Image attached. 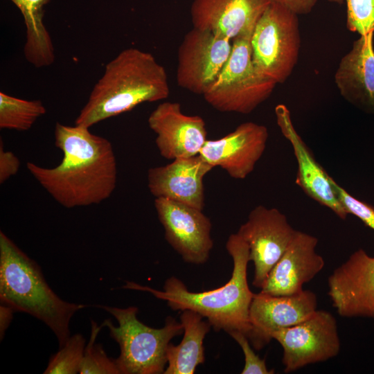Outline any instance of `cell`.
I'll return each instance as SVG.
<instances>
[{
	"mask_svg": "<svg viewBox=\"0 0 374 374\" xmlns=\"http://www.w3.org/2000/svg\"><path fill=\"white\" fill-rule=\"evenodd\" d=\"M89 129L56 123L55 144L63 153L61 163L54 168L26 163L42 187L67 208L98 204L107 199L116 186L113 146L108 139Z\"/></svg>",
	"mask_w": 374,
	"mask_h": 374,
	"instance_id": "cell-1",
	"label": "cell"
},
{
	"mask_svg": "<svg viewBox=\"0 0 374 374\" xmlns=\"http://www.w3.org/2000/svg\"><path fill=\"white\" fill-rule=\"evenodd\" d=\"M226 249L232 258L233 271L228 282L220 287L193 292L175 276L166 279L163 290L134 282H126L123 287L150 292L166 301L174 311H195L206 318L215 331L224 330L229 334L238 330L248 337L251 330L249 308L254 295L247 281L249 248L237 233H233L226 241Z\"/></svg>",
	"mask_w": 374,
	"mask_h": 374,
	"instance_id": "cell-2",
	"label": "cell"
},
{
	"mask_svg": "<svg viewBox=\"0 0 374 374\" xmlns=\"http://www.w3.org/2000/svg\"><path fill=\"white\" fill-rule=\"evenodd\" d=\"M169 93L166 69L154 55L127 48L106 64L75 125L89 128L143 103L163 100Z\"/></svg>",
	"mask_w": 374,
	"mask_h": 374,
	"instance_id": "cell-3",
	"label": "cell"
},
{
	"mask_svg": "<svg viewBox=\"0 0 374 374\" xmlns=\"http://www.w3.org/2000/svg\"><path fill=\"white\" fill-rule=\"evenodd\" d=\"M0 301L15 312L44 323L55 334L59 348L71 337L70 321L87 305L62 299L46 281L38 264L2 231L0 232Z\"/></svg>",
	"mask_w": 374,
	"mask_h": 374,
	"instance_id": "cell-4",
	"label": "cell"
},
{
	"mask_svg": "<svg viewBox=\"0 0 374 374\" xmlns=\"http://www.w3.org/2000/svg\"><path fill=\"white\" fill-rule=\"evenodd\" d=\"M112 314L118 326L110 319L102 325L109 329L111 337L120 347L115 359L121 374H161L167 366V349L170 341L184 332L181 322L168 317L165 325L154 328L137 318L136 306L126 308L96 305Z\"/></svg>",
	"mask_w": 374,
	"mask_h": 374,
	"instance_id": "cell-5",
	"label": "cell"
},
{
	"mask_svg": "<svg viewBox=\"0 0 374 374\" xmlns=\"http://www.w3.org/2000/svg\"><path fill=\"white\" fill-rule=\"evenodd\" d=\"M252 33L232 40L227 62L202 94L206 103L217 111L250 114L271 96L277 84L262 75L254 66Z\"/></svg>",
	"mask_w": 374,
	"mask_h": 374,
	"instance_id": "cell-6",
	"label": "cell"
},
{
	"mask_svg": "<svg viewBox=\"0 0 374 374\" xmlns=\"http://www.w3.org/2000/svg\"><path fill=\"white\" fill-rule=\"evenodd\" d=\"M298 15L271 2L253 29L251 46L256 70L276 84L292 74L299 58L301 37Z\"/></svg>",
	"mask_w": 374,
	"mask_h": 374,
	"instance_id": "cell-7",
	"label": "cell"
},
{
	"mask_svg": "<svg viewBox=\"0 0 374 374\" xmlns=\"http://www.w3.org/2000/svg\"><path fill=\"white\" fill-rule=\"evenodd\" d=\"M283 348L284 372H294L309 364L338 355L340 339L336 319L326 310H317L304 321L273 332Z\"/></svg>",
	"mask_w": 374,
	"mask_h": 374,
	"instance_id": "cell-8",
	"label": "cell"
},
{
	"mask_svg": "<svg viewBox=\"0 0 374 374\" xmlns=\"http://www.w3.org/2000/svg\"><path fill=\"white\" fill-rule=\"evenodd\" d=\"M296 230L276 208L258 205L236 233L249 246L254 266L252 284L262 288L267 276L292 240Z\"/></svg>",
	"mask_w": 374,
	"mask_h": 374,
	"instance_id": "cell-9",
	"label": "cell"
},
{
	"mask_svg": "<svg viewBox=\"0 0 374 374\" xmlns=\"http://www.w3.org/2000/svg\"><path fill=\"white\" fill-rule=\"evenodd\" d=\"M231 49L232 40L209 30L193 28L178 49V85L202 95L219 75Z\"/></svg>",
	"mask_w": 374,
	"mask_h": 374,
	"instance_id": "cell-10",
	"label": "cell"
},
{
	"mask_svg": "<svg viewBox=\"0 0 374 374\" xmlns=\"http://www.w3.org/2000/svg\"><path fill=\"white\" fill-rule=\"evenodd\" d=\"M157 217L165 239L184 262H206L213 247L211 222L200 210L163 197L154 199Z\"/></svg>",
	"mask_w": 374,
	"mask_h": 374,
	"instance_id": "cell-11",
	"label": "cell"
},
{
	"mask_svg": "<svg viewBox=\"0 0 374 374\" xmlns=\"http://www.w3.org/2000/svg\"><path fill=\"white\" fill-rule=\"evenodd\" d=\"M332 307L342 317L374 319V257L353 252L328 278Z\"/></svg>",
	"mask_w": 374,
	"mask_h": 374,
	"instance_id": "cell-12",
	"label": "cell"
},
{
	"mask_svg": "<svg viewBox=\"0 0 374 374\" xmlns=\"http://www.w3.org/2000/svg\"><path fill=\"white\" fill-rule=\"evenodd\" d=\"M317 307V295L310 290L287 296L262 292L254 294L249 308L251 330L247 337L256 350H261L273 339V332L304 321Z\"/></svg>",
	"mask_w": 374,
	"mask_h": 374,
	"instance_id": "cell-13",
	"label": "cell"
},
{
	"mask_svg": "<svg viewBox=\"0 0 374 374\" xmlns=\"http://www.w3.org/2000/svg\"><path fill=\"white\" fill-rule=\"evenodd\" d=\"M268 136L266 126L245 122L220 139L207 140L199 154L213 168L225 170L231 177L244 179L253 171L262 156Z\"/></svg>",
	"mask_w": 374,
	"mask_h": 374,
	"instance_id": "cell-14",
	"label": "cell"
},
{
	"mask_svg": "<svg viewBox=\"0 0 374 374\" xmlns=\"http://www.w3.org/2000/svg\"><path fill=\"white\" fill-rule=\"evenodd\" d=\"M148 123L156 134L155 144L163 157L174 160L198 155L207 141L204 120L183 113L177 102H163L150 113Z\"/></svg>",
	"mask_w": 374,
	"mask_h": 374,
	"instance_id": "cell-15",
	"label": "cell"
},
{
	"mask_svg": "<svg viewBox=\"0 0 374 374\" xmlns=\"http://www.w3.org/2000/svg\"><path fill=\"white\" fill-rule=\"evenodd\" d=\"M318 239L297 231L287 249L269 271L260 292L287 296L303 290L324 267L323 257L316 251Z\"/></svg>",
	"mask_w": 374,
	"mask_h": 374,
	"instance_id": "cell-16",
	"label": "cell"
},
{
	"mask_svg": "<svg viewBox=\"0 0 374 374\" xmlns=\"http://www.w3.org/2000/svg\"><path fill=\"white\" fill-rule=\"evenodd\" d=\"M276 123L284 137L291 144L297 162L296 184L310 198L328 208L341 220L348 213L339 202L332 177L315 159L296 130L289 109L283 104L275 107Z\"/></svg>",
	"mask_w": 374,
	"mask_h": 374,
	"instance_id": "cell-17",
	"label": "cell"
},
{
	"mask_svg": "<svg viewBox=\"0 0 374 374\" xmlns=\"http://www.w3.org/2000/svg\"><path fill=\"white\" fill-rule=\"evenodd\" d=\"M213 167L199 154L172 160L167 165L151 168L148 171L150 193L203 210L204 178Z\"/></svg>",
	"mask_w": 374,
	"mask_h": 374,
	"instance_id": "cell-18",
	"label": "cell"
},
{
	"mask_svg": "<svg viewBox=\"0 0 374 374\" xmlns=\"http://www.w3.org/2000/svg\"><path fill=\"white\" fill-rule=\"evenodd\" d=\"M271 0H193L190 8L193 28L206 30L231 40L252 33Z\"/></svg>",
	"mask_w": 374,
	"mask_h": 374,
	"instance_id": "cell-19",
	"label": "cell"
},
{
	"mask_svg": "<svg viewBox=\"0 0 374 374\" xmlns=\"http://www.w3.org/2000/svg\"><path fill=\"white\" fill-rule=\"evenodd\" d=\"M341 96L368 113H374L373 33L360 35L341 59L335 74Z\"/></svg>",
	"mask_w": 374,
	"mask_h": 374,
	"instance_id": "cell-20",
	"label": "cell"
},
{
	"mask_svg": "<svg viewBox=\"0 0 374 374\" xmlns=\"http://www.w3.org/2000/svg\"><path fill=\"white\" fill-rule=\"evenodd\" d=\"M203 318L190 310L181 311L180 322L184 336L178 345H168L163 374H193L196 368L204 362V339L212 326Z\"/></svg>",
	"mask_w": 374,
	"mask_h": 374,
	"instance_id": "cell-21",
	"label": "cell"
},
{
	"mask_svg": "<svg viewBox=\"0 0 374 374\" xmlns=\"http://www.w3.org/2000/svg\"><path fill=\"white\" fill-rule=\"evenodd\" d=\"M20 10L26 26L24 48L26 60L40 68L52 64L55 53L50 35L44 24V7L51 0H10Z\"/></svg>",
	"mask_w": 374,
	"mask_h": 374,
	"instance_id": "cell-22",
	"label": "cell"
},
{
	"mask_svg": "<svg viewBox=\"0 0 374 374\" xmlns=\"http://www.w3.org/2000/svg\"><path fill=\"white\" fill-rule=\"evenodd\" d=\"M46 112L39 100H24L0 92L1 129L27 131Z\"/></svg>",
	"mask_w": 374,
	"mask_h": 374,
	"instance_id": "cell-23",
	"label": "cell"
},
{
	"mask_svg": "<svg viewBox=\"0 0 374 374\" xmlns=\"http://www.w3.org/2000/svg\"><path fill=\"white\" fill-rule=\"evenodd\" d=\"M86 346L85 339L80 333L71 336L59 350L51 355L44 374H76Z\"/></svg>",
	"mask_w": 374,
	"mask_h": 374,
	"instance_id": "cell-24",
	"label": "cell"
},
{
	"mask_svg": "<svg viewBox=\"0 0 374 374\" xmlns=\"http://www.w3.org/2000/svg\"><path fill=\"white\" fill-rule=\"evenodd\" d=\"M91 331L80 365V374H121L116 360L107 356L101 344H96L103 326L91 321Z\"/></svg>",
	"mask_w": 374,
	"mask_h": 374,
	"instance_id": "cell-25",
	"label": "cell"
},
{
	"mask_svg": "<svg viewBox=\"0 0 374 374\" xmlns=\"http://www.w3.org/2000/svg\"><path fill=\"white\" fill-rule=\"evenodd\" d=\"M348 29L360 35L374 33V0H344Z\"/></svg>",
	"mask_w": 374,
	"mask_h": 374,
	"instance_id": "cell-26",
	"label": "cell"
},
{
	"mask_svg": "<svg viewBox=\"0 0 374 374\" xmlns=\"http://www.w3.org/2000/svg\"><path fill=\"white\" fill-rule=\"evenodd\" d=\"M331 181L337 196L347 213L357 217L366 226L374 230V206L351 195L333 178Z\"/></svg>",
	"mask_w": 374,
	"mask_h": 374,
	"instance_id": "cell-27",
	"label": "cell"
},
{
	"mask_svg": "<svg viewBox=\"0 0 374 374\" xmlns=\"http://www.w3.org/2000/svg\"><path fill=\"white\" fill-rule=\"evenodd\" d=\"M229 335L238 344L244 356V366L242 374H273L274 370L267 368L265 360L254 353L247 335L241 331L234 330Z\"/></svg>",
	"mask_w": 374,
	"mask_h": 374,
	"instance_id": "cell-28",
	"label": "cell"
},
{
	"mask_svg": "<svg viewBox=\"0 0 374 374\" xmlns=\"http://www.w3.org/2000/svg\"><path fill=\"white\" fill-rule=\"evenodd\" d=\"M20 167L18 157L10 151H6L3 142L0 143V184H3L15 175Z\"/></svg>",
	"mask_w": 374,
	"mask_h": 374,
	"instance_id": "cell-29",
	"label": "cell"
},
{
	"mask_svg": "<svg viewBox=\"0 0 374 374\" xmlns=\"http://www.w3.org/2000/svg\"><path fill=\"white\" fill-rule=\"evenodd\" d=\"M271 1L283 6L299 15L310 13L317 0H271Z\"/></svg>",
	"mask_w": 374,
	"mask_h": 374,
	"instance_id": "cell-30",
	"label": "cell"
},
{
	"mask_svg": "<svg viewBox=\"0 0 374 374\" xmlns=\"http://www.w3.org/2000/svg\"><path fill=\"white\" fill-rule=\"evenodd\" d=\"M15 310L11 307L1 303L0 305V337L3 338L6 330L13 318Z\"/></svg>",
	"mask_w": 374,
	"mask_h": 374,
	"instance_id": "cell-31",
	"label": "cell"
},
{
	"mask_svg": "<svg viewBox=\"0 0 374 374\" xmlns=\"http://www.w3.org/2000/svg\"><path fill=\"white\" fill-rule=\"evenodd\" d=\"M328 1L330 2L337 3H341L344 1V0H328Z\"/></svg>",
	"mask_w": 374,
	"mask_h": 374,
	"instance_id": "cell-32",
	"label": "cell"
}]
</instances>
